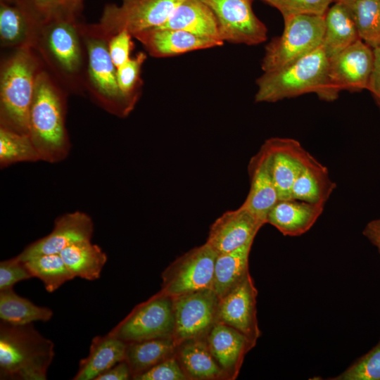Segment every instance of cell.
<instances>
[{
	"label": "cell",
	"instance_id": "cell-26",
	"mask_svg": "<svg viewBox=\"0 0 380 380\" xmlns=\"http://www.w3.org/2000/svg\"><path fill=\"white\" fill-rule=\"evenodd\" d=\"M336 186L327 167L311 155L293 184L291 199L324 205Z\"/></svg>",
	"mask_w": 380,
	"mask_h": 380
},
{
	"label": "cell",
	"instance_id": "cell-25",
	"mask_svg": "<svg viewBox=\"0 0 380 380\" xmlns=\"http://www.w3.org/2000/svg\"><path fill=\"white\" fill-rule=\"evenodd\" d=\"M158 27L184 30L223 42L212 11L201 0H183Z\"/></svg>",
	"mask_w": 380,
	"mask_h": 380
},
{
	"label": "cell",
	"instance_id": "cell-13",
	"mask_svg": "<svg viewBox=\"0 0 380 380\" xmlns=\"http://www.w3.org/2000/svg\"><path fill=\"white\" fill-rule=\"evenodd\" d=\"M219 300L211 289L172 298L175 315L173 340L177 346L188 340L206 337L217 322Z\"/></svg>",
	"mask_w": 380,
	"mask_h": 380
},
{
	"label": "cell",
	"instance_id": "cell-20",
	"mask_svg": "<svg viewBox=\"0 0 380 380\" xmlns=\"http://www.w3.org/2000/svg\"><path fill=\"white\" fill-rule=\"evenodd\" d=\"M213 356L228 379H235L246 354L255 345L238 330L216 322L205 337Z\"/></svg>",
	"mask_w": 380,
	"mask_h": 380
},
{
	"label": "cell",
	"instance_id": "cell-45",
	"mask_svg": "<svg viewBox=\"0 0 380 380\" xmlns=\"http://www.w3.org/2000/svg\"><path fill=\"white\" fill-rule=\"evenodd\" d=\"M356 0H334V2H339V3H343V4L349 5L352 4L353 2H354Z\"/></svg>",
	"mask_w": 380,
	"mask_h": 380
},
{
	"label": "cell",
	"instance_id": "cell-12",
	"mask_svg": "<svg viewBox=\"0 0 380 380\" xmlns=\"http://www.w3.org/2000/svg\"><path fill=\"white\" fill-rule=\"evenodd\" d=\"M212 11L220 39L253 46L265 42L267 29L255 15L252 0H201Z\"/></svg>",
	"mask_w": 380,
	"mask_h": 380
},
{
	"label": "cell",
	"instance_id": "cell-34",
	"mask_svg": "<svg viewBox=\"0 0 380 380\" xmlns=\"http://www.w3.org/2000/svg\"><path fill=\"white\" fill-rule=\"evenodd\" d=\"M349 6L360 39L373 49L380 47V0H356Z\"/></svg>",
	"mask_w": 380,
	"mask_h": 380
},
{
	"label": "cell",
	"instance_id": "cell-14",
	"mask_svg": "<svg viewBox=\"0 0 380 380\" xmlns=\"http://www.w3.org/2000/svg\"><path fill=\"white\" fill-rule=\"evenodd\" d=\"M258 291L248 272L232 290L220 298L217 322L228 325L256 344L261 331L257 318Z\"/></svg>",
	"mask_w": 380,
	"mask_h": 380
},
{
	"label": "cell",
	"instance_id": "cell-27",
	"mask_svg": "<svg viewBox=\"0 0 380 380\" xmlns=\"http://www.w3.org/2000/svg\"><path fill=\"white\" fill-rule=\"evenodd\" d=\"M177 357L189 379H228L210 353L205 338L182 343L177 348Z\"/></svg>",
	"mask_w": 380,
	"mask_h": 380
},
{
	"label": "cell",
	"instance_id": "cell-2",
	"mask_svg": "<svg viewBox=\"0 0 380 380\" xmlns=\"http://www.w3.org/2000/svg\"><path fill=\"white\" fill-rule=\"evenodd\" d=\"M54 343L32 324L0 323V379L45 380L54 357Z\"/></svg>",
	"mask_w": 380,
	"mask_h": 380
},
{
	"label": "cell",
	"instance_id": "cell-38",
	"mask_svg": "<svg viewBox=\"0 0 380 380\" xmlns=\"http://www.w3.org/2000/svg\"><path fill=\"white\" fill-rule=\"evenodd\" d=\"M42 21L55 15H76L84 0H25Z\"/></svg>",
	"mask_w": 380,
	"mask_h": 380
},
{
	"label": "cell",
	"instance_id": "cell-1",
	"mask_svg": "<svg viewBox=\"0 0 380 380\" xmlns=\"http://www.w3.org/2000/svg\"><path fill=\"white\" fill-rule=\"evenodd\" d=\"M65 104L46 72L39 70L29 112V135L41 160L56 163L69 154Z\"/></svg>",
	"mask_w": 380,
	"mask_h": 380
},
{
	"label": "cell",
	"instance_id": "cell-8",
	"mask_svg": "<svg viewBox=\"0 0 380 380\" xmlns=\"http://www.w3.org/2000/svg\"><path fill=\"white\" fill-rule=\"evenodd\" d=\"M76 16L58 15L44 20L37 46L60 73L70 77H76L83 65L80 24Z\"/></svg>",
	"mask_w": 380,
	"mask_h": 380
},
{
	"label": "cell",
	"instance_id": "cell-29",
	"mask_svg": "<svg viewBox=\"0 0 380 380\" xmlns=\"http://www.w3.org/2000/svg\"><path fill=\"white\" fill-rule=\"evenodd\" d=\"M60 255L74 277L89 281L100 277L107 261L105 252L91 241L71 244L64 248Z\"/></svg>",
	"mask_w": 380,
	"mask_h": 380
},
{
	"label": "cell",
	"instance_id": "cell-41",
	"mask_svg": "<svg viewBox=\"0 0 380 380\" xmlns=\"http://www.w3.org/2000/svg\"><path fill=\"white\" fill-rule=\"evenodd\" d=\"M132 37L129 32L122 30L108 39V52L116 68L131 58L130 53L134 48Z\"/></svg>",
	"mask_w": 380,
	"mask_h": 380
},
{
	"label": "cell",
	"instance_id": "cell-36",
	"mask_svg": "<svg viewBox=\"0 0 380 380\" xmlns=\"http://www.w3.org/2000/svg\"><path fill=\"white\" fill-rule=\"evenodd\" d=\"M333 380H380V340Z\"/></svg>",
	"mask_w": 380,
	"mask_h": 380
},
{
	"label": "cell",
	"instance_id": "cell-40",
	"mask_svg": "<svg viewBox=\"0 0 380 380\" xmlns=\"http://www.w3.org/2000/svg\"><path fill=\"white\" fill-rule=\"evenodd\" d=\"M32 277L25 262L17 256L0 262V291L11 289L15 284Z\"/></svg>",
	"mask_w": 380,
	"mask_h": 380
},
{
	"label": "cell",
	"instance_id": "cell-22",
	"mask_svg": "<svg viewBox=\"0 0 380 380\" xmlns=\"http://www.w3.org/2000/svg\"><path fill=\"white\" fill-rule=\"evenodd\" d=\"M324 207L295 199L279 200L268 213L267 223L284 236H300L315 224Z\"/></svg>",
	"mask_w": 380,
	"mask_h": 380
},
{
	"label": "cell",
	"instance_id": "cell-7",
	"mask_svg": "<svg viewBox=\"0 0 380 380\" xmlns=\"http://www.w3.org/2000/svg\"><path fill=\"white\" fill-rule=\"evenodd\" d=\"M87 56L88 79L91 91L100 105L119 117L127 116L134 104L121 92L117 80V68L108 49V39L88 32L80 24Z\"/></svg>",
	"mask_w": 380,
	"mask_h": 380
},
{
	"label": "cell",
	"instance_id": "cell-19",
	"mask_svg": "<svg viewBox=\"0 0 380 380\" xmlns=\"http://www.w3.org/2000/svg\"><path fill=\"white\" fill-rule=\"evenodd\" d=\"M152 56H175L196 50L221 46L223 42L192 33L170 28H153L134 34Z\"/></svg>",
	"mask_w": 380,
	"mask_h": 380
},
{
	"label": "cell",
	"instance_id": "cell-24",
	"mask_svg": "<svg viewBox=\"0 0 380 380\" xmlns=\"http://www.w3.org/2000/svg\"><path fill=\"white\" fill-rule=\"evenodd\" d=\"M127 343L108 333L94 337L89 355L80 360L74 380H95L98 376L125 360Z\"/></svg>",
	"mask_w": 380,
	"mask_h": 380
},
{
	"label": "cell",
	"instance_id": "cell-47",
	"mask_svg": "<svg viewBox=\"0 0 380 380\" xmlns=\"http://www.w3.org/2000/svg\"><path fill=\"white\" fill-rule=\"evenodd\" d=\"M252 1H253V0H252ZM262 1H266L267 0H262Z\"/></svg>",
	"mask_w": 380,
	"mask_h": 380
},
{
	"label": "cell",
	"instance_id": "cell-16",
	"mask_svg": "<svg viewBox=\"0 0 380 380\" xmlns=\"http://www.w3.org/2000/svg\"><path fill=\"white\" fill-rule=\"evenodd\" d=\"M263 145L268 153L279 201L291 199L293 184L306 165L310 153L298 141L290 138H270Z\"/></svg>",
	"mask_w": 380,
	"mask_h": 380
},
{
	"label": "cell",
	"instance_id": "cell-39",
	"mask_svg": "<svg viewBox=\"0 0 380 380\" xmlns=\"http://www.w3.org/2000/svg\"><path fill=\"white\" fill-rule=\"evenodd\" d=\"M132 379L135 380L189 379L175 355L161 361L147 371L134 376Z\"/></svg>",
	"mask_w": 380,
	"mask_h": 380
},
{
	"label": "cell",
	"instance_id": "cell-9",
	"mask_svg": "<svg viewBox=\"0 0 380 380\" xmlns=\"http://www.w3.org/2000/svg\"><path fill=\"white\" fill-rule=\"evenodd\" d=\"M174 331L172 298L158 292L137 305L108 333L129 343L173 338Z\"/></svg>",
	"mask_w": 380,
	"mask_h": 380
},
{
	"label": "cell",
	"instance_id": "cell-3",
	"mask_svg": "<svg viewBox=\"0 0 380 380\" xmlns=\"http://www.w3.org/2000/svg\"><path fill=\"white\" fill-rule=\"evenodd\" d=\"M38 62L32 48L18 49L1 68V126L29 134V112L32 101Z\"/></svg>",
	"mask_w": 380,
	"mask_h": 380
},
{
	"label": "cell",
	"instance_id": "cell-44",
	"mask_svg": "<svg viewBox=\"0 0 380 380\" xmlns=\"http://www.w3.org/2000/svg\"><path fill=\"white\" fill-rule=\"evenodd\" d=\"M363 235L378 249L380 253V218L369 222L362 231Z\"/></svg>",
	"mask_w": 380,
	"mask_h": 380
},
{
	"label": "cell",
	"instance_id": "cell-18",
	"mask_svg": "<svg viewBox=\"0 0 380 380\" xmlns=\"http://www.w3.org/2000/svg\"><path fill=\"white\" fill-rule=\"evenodd\" d=\"M41 18L25 0L0 3V39L3 46L37 48Z\"/></svg>",
	"mask_w": 380,
	"mask_h": 380
},
{
	"label": "cell",
	"instance_id": "cell-30",
	"mask_svg": "<svg viewBox=\"0 0 380 380\" xmlns=\"http://www.w3.org/2000/svg\"><path fill=\"white\" fill-rule=\"evenodd\" d=\"M177 348L173 338L127 343L125 360L129 366L132 379L175 355Z\"/></svg>",
	"mask_w": 380,
	"mask_h": 380
},
{
	"label": "cell",
	"instance_id": "cell-10",
	"mask_svg": "<svg viewBox=\"0 0 380 380\" xmlns=\"http://www.w3.org/2000/svg\"><path fill=\"white\" fill-rule=\"evenodd\" d=\"M218 253L207 242L177 258L162 273L160 293L172 298L211 289Z\"/></svg>",
	"mask_w": 380,
	"mask_h": 380
},
{
	"label": "cell",
	"instance_id": "cell-43",
	"mask_svg": "<svg viewBox=\"0 0 380 380\" xmlns=\"http://www.w3.org/2000/svg\"><path fill=\"white\" fill-rule=\"evenodd\" d=\"M374 63L367 89L375 98L380 108V47L374 49Z\"/></svg>",
	"mask_w": 380,
	"mask_h": 380
},
{
	"label": "cell",
	"instance_id": "cell-21",
	"mask_svg": "<svg viewBox=\"0 0 380 380\" xmlns=\"http://www.w3.org/2000/svg\"><path fill=\"white\" fill-rule=\"evenodd\" d=\"M249 192L242 205L250 210L265 224L272 208L279 201L269 162L267 151L262 144L248 164Z\"/></svg>",
	"mask_w": 380,
	"mask_h": 380
},
{
	"label": "cell",
	"instance_id": "cell-23",
	"mask_svg": "<svg viewBox=\"0 0 380 380\" xmlns=\"http://www.w3.org/2000/svg\"><path fill=\"white\" fill-rule=\"evenodd\" d=\"M360 39L352 11L339 2L329 8L324 15V33L322 48L329 59Z\"/></svg>",
	"mask_w": 380,
	"mask_h": 380
},
{
	"label": "cell",
	"instance_id": "cell-46",
	"mask_svg": "<svg viewBox=\"0 0 380 380\" xmlns=\"http://www.w3.org/2000/svg\"><path fill=\"white\" fill-rule=\"evenodd\" d=\"M18 0H1L2 2H6V3H14L17 1Z\"/></svg>",
	"mask_w": 380,
	"mask_h": 380
},
{
	"label": "cell",
	"instance_id": "cell-28",
	"mask_svg": "<svg viewBox=\"0 0 380 380\" xmlns=\"http://www.w3.org/2000/svg\"><path fill=\"white\" fill-rule=\"evenodd\" d=\"M253 241L229 252L218 253L212 289L219 299L236 286L249 272L248 258Z\"/></svg>",
	"mask_w": 380,
	"mask_h": 380
},
{
	"label": "cell",
	"instance_id": "cell-15",
	"mask_svg": "<svg viewBox=\"0 0 380 380\" xmlns=\"http://www.w3.org/2000/svg\"><path fill=\"white\" fill-rule=\"evenodd\" d=\"M93 233L94 222L89 215L68 213L56 219L49 234L28 245L17 257L24 262L37 255L60 253L71 244L91 241Z\"/></svg>",
	"mask_w": 380,
	"mask_h": 380
},
{
	"label": "cell",
	"instance_id": "cell-11",
	"mask_svg": "<svg viewBox=\"0 0 380 380\" xmlns=\"http://www.w3.org/2000/svg\"><path fill=\"white\" fill-rule=\"evenodd\" d=\"M374 63V49L357 40L329 59L327 76L319 98L331 101L341 91L367 89Z\"/></svg>",
	"mask_w": 380,
	"mask_h": 380
},
{
	"label": "cell",
	"instance_id": "cell-33",
	"mask_svg": "<svg viewBox=\"0 0 380 380\" xmlns=\"http://www.w3.org/2000/svg\"><path fill=\"white\" fill-rule=\"evenodd\" d=\"M40 156L29 134L0 127V167L21 162H37Z\"/></svg>",
	"mask_w": 380,
	"mask_h": 380
},
{
	"label": "cell",
	"instance_id": "cell-6",
	"mask_svg": "<svg viewBox=\"0 0 380 380\" xmlns=\"http://www.w3.org/2000/svg\"><path fill=\"white\" fill-rule=\"evenodd\" d=\"M281 36L265 47L261 63L263 72L282 68L322 45L324 33V15H296L284 18Z\"/></svg>",
	"mask_w": 380,
	"mask_h": 380
},
{
	"label": "cell",
	"instance_id": "cell-17",
	"mask_svg": "<svg viewBox=\"0 0 380 380\" xmlns=\"http://www.w3.org/2000/svg\"><path fill=\"white\" fill-rule=\"evenodd\" d=\"M264 224L241 205L216 219L210 226L206 242L218 253L229 252L253 241Z\"/></svg>",
	"mask_w": 380,
	"mask_h": 380
},
{
	"label": "cell",
	"instance_id": "cell-5",
	"mask_svg": "<svg viewBox=\"0 0 380 380\" xmlns=\"http://www.w3.org/2000/svg\"><path fill=\"white\" fill-rule=\"evenodd\" d=\"M183 0H122L120 5L109 4L99 22L83 25L93 34L108 39L127 30L132 35L163 25Z\"/></svg>",
	"mask_w": 380,
	"mask_h": 380
},
{
	"label": "cell",
	"instance_id": "cell-37",
	"mask_svg": "<svg viewBox=\"0 0 380 380\" xmlns=\"http://www.w3.org/2000/svg\"><path fill=\"white\" fill-rule=\"evenodd\" d=\"M334 0H267L284 18L296 15H324Z\"/></svg>",
	"mask_w": 380,
	"mask_h": 380
},
{
	"label": "cell",
	"instance_id": "cell-32",
	"mask_svg": "<svg viewBox=\"0 0 380 380\" xmlns=\"http://www.w3.org/2000/svg\"><path fill=\"white\" fill-rule=\"evenodd\" d=\"M33 277L39 279L49 293H52L75 277L60 253L37 255L24 261Z\"/></svg>",
	"mask_w": 380,
	"mask_h": 380
},
{
	"label": "cell",
	"instance_id": "cell-31",
	"mask_svg": "<svg viewBox=\"0 0 380 380\" xmlns=\"http://www.w3.org/2000/svg\"><path fill=\"white\" fill-rule=\"evenodd\" d=\"M51 309L38 306L18 295L13 288L0 291L1 321L13 325H26L34 322H48L53 317Z\"/></svg>",
	"mask_w": 380,
	"mask_h": 380
},
{
	"label": "cell",
	"instance_id": "cell-35",
	"mask_svg": "<svg viewBox=\"0 0 380 380\" xmlns=\"http://www.w3.org/2000/svg\"><path fill=\"white\" fill-rule=\"evenodd\" d=\"M146 59L144 52H139L125 63L117 68V80L122 94L133 104L139 99V87L141 84L140 72L143 63Z\"/></svg>",
	"mask_w": 380,
	"mask_h": 380
},
{
	"label": "cell",
	"instance_id": "cell-4",
	"mask_svg": "<svg viewBox=\"0 0 380 380\" xmlns=\"http://www.w3.org/2000/svg\"><path fill=\"white\" fill-rule=\"evenodd\" d=\"M329 59L322 46L276 70L263 72L257 80V103H274L308 93H322Z\"/></svg>",
	"mask_w": 380,
	"mask_h": 380
},
{
	"label": "cell",
	"instance_id": "cell-42",
	"mask_svg": "<svg viewBox=\"0 0 380 380\" xmlns=\"http://www.w3.org/2000/svg\"><path fill=\"white\" fill-rule=\"evenodd\" d=\"M132 377L129 366L125 360L96 377L95 380H127Z\"/></svg>",
	"mask_w": 380,
	"mask_h": 380
}]
</instances>
